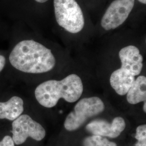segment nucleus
I'll return each instance as SVG.
<instances>
[{
	"label": "nucleus",
	"instance_id": "f257e3e1",
	"mask_svg": "<svg viewBox=\"0 0 146 146\" xmlns=\"http://www.w3.org/2000/svg\"><path fill=\"white\" fill-rule=\"evenodd\" d=\"M7 49L11 78L23 75H40L52 71L56 65L52 50L40 41L21 36L16 25L11 27Z\"/></svg>",
	"mask_w": 146,
	"mask_h": 146
},
{
	"label": "nucleus",
	"instance_id": "f03ea898",
	"mask_svg": "<svg viewBox=\"0 0 146 146\" xmlns=\"http://www.w3.org/2000/svg\"><path fill=\"white\" fill-rule=\"evenodd\" d=\"M84 91L83 83L76 74H70L62 80H49L39 84L34 90L37 102L46 108H52L63 99L68 102L78 101Z\"/></svg>",
	"mask_w": 146,
	"mask_h": 146
},
{
	"label": "nucleus",
	"instance_id": "7ed1b4c3",
	"mask_svg": "<svg viewBox=\"0 0 146 146\" xmlns=\"http://www.w3.org/2000/svg\"><path fill=\"white\" fill-rule=\"evenodd\" d=\"M53 5L55 19L60 26L73 34L82 30L84 14L75 0H54Z\"/></svg>",
	"mask_w": 146,
	"mask_h": 146
},
{
	"label": "nucleus",
	"instance_id": "20e7f679",
	"mask_svg": "<svg viewBox=\"0 0 146 146\" xmlns=\"http://www.w3.org/2000/svg\"><path fill=\"white\" fill-rule=\"evenodd\" d=\"M104 108V102L98 97L82 99L67 116L64 123V128L68 131H76L89 118L103 112Z\"/></svg>",
	"mask_w": 146,
	"mask_h": 146
},
{
	"label": "nucleus",
	"instance_id": "39448f33",
	"mask_svg": "<svg viewBox=\"0 0 146 146\" xmlns=\"http://www.w3.org/2000/svg\"><path fill=\"white\" fill-rule=\"evenodd\" d=\"M10 132L15 145L25 143L28 138L42 141L46 135L44 128L31 116L23 113L11 124Z\"/></svg>",
	"mask_w": 146,
	"mask_h": 146
},
{
	"label": "nucleus",
	"instance_id": "423d86ee",
	"mask_svg": "<svg viewBox=\"0 0 146 146\" xmlns=\"http://www.w3.org/2000/svg\"><path fill=\"white\" fill-rule=\"evenodd\" d=\"M135 0H115L103 16L101 25L106 31L114 29L122 25L132 11Z\"/></svg>",
	"mask_w": 146,
	"mask_h": 146
},
{
	"label": "nucleus",
	"instance_id": "0eeeda50",
	"mask_svg": "<svg viewBox=\"0 0 146 146\" xmlns=\"http://www.w3.org/2000/svg\"><path fill=\"white\" fill-rule=\"evenodd\" d=\"M25 101L14 92L0 90V123H9L24 113Z\"/></svg>",
	"mask_w": 146,
	"mask_h": 146
},
{
	"label": "nucleus",
	"instance_id": "6e6552de",
	"mask_svg": "<svg viewBox=\"0 0 146 146\" xmlns=\"http://www.w3.org/2000/svg\"><path fill=\"white\" fill-rule=\"evenodd\" d=\"M125 122L122 117H116L111 123L101 119L93 120L86 126V129L94 135L116 138L125 130Z\"/></svg>",
	"mask_w": 146,
	"mask_h": 146
},
{
	"label": "nucleus",
	"instance_id": "1a4fd4ad",
	"mask_svg": "<svg viewBox=\"0 0 146 146\" xmlns=\"http://www.w3.org/2000/svg\"><path fill=\"white\" fill-rule=\"evenodd\" d=\"M119 55L122 69L134 76L141 73L143 58L137 47L131 45L124 47L120 50Z\"/></svg>",
	"mask_w": 146,
	"mask_h": 146
},
{
	"label": "nucleus",
	"instance_id": "9d476101",
	"mask_svg": "<svg viewBox=\"0 0 146 146\" xmlns=\"http://www.w3.org/2000/svg\"><path fill=\"white\" fill-rule=\"evenodd\" d=\"M135 79V76L131 73L120 68L111 74L110 84L117 94L123 96L127 93Z\"/></svg>",
	"mask_w": 146,
	"mask_h": 146
},
{
	"label": "nucleus",
	"instance_id": "9b49d317",
	"mask_svg": "<svg viewBox=\"0 0 146 146\" xmlns=\"http://www.w3.org/2000/svg\"><path fill=\"white\" fill-rule=\"evenodd\" d=\"M127 100L131 104L146 101V78L141 75L135 79L127 93Z\"/></svg>",
	"mask_w": 146,
	"mask_h": 146
},
{
	"label": "nucleus",
	"instance_id": "f8f14e48",
	"mask_svg": "<svg viewBox=\"0 0 146 146\" xmlns=\"http://www.w3.org/2000/svg\"><path fill=\"white\" fill-rule=\"evenodd\" d=\"M7 81L13 82L9 71L7 51L0 49V90L6 88Z\"/></svg>",
	"mask_w": 146,
	"mask_h": 146
},
{
	"label": "nucleus",
	"instance_id": "ddd939ff",
	"mask_svg": "<svg viewBox=\"0 0 146 146\" xmlns=\"http://www.w3.org/2000/svg\"><path fill=\"white\" fill-rule=\"evenodd\" d=\"M84 146H117L116 143L110 141L106 137L99 135L89 136L83 141Z\"/></svg>",
	"mask_w": 146,
	"mask_h": 146
},
{
	"label": "nucleus",
	"instance_id": "4468645a",
	"mask_svg": "<svg viewBox=\"0 0 146 146\" xmlns=\"http://www.w3.org/2000/svg\"><path fill=\"white\" fill-rule=\"evenodd\" d=\"M137 142L135 146H146V125H139L136 129L135 136Z\"/></svg>",
	"mask_w": 146,
	"mask_h": 146
},
{
	"label": "nucleus",
	"instance_id": "2eb2a0df",
	"mask_svg": "<svg viewBox=\"0 0 146 146\" xmlns=\"http://www.w3.org/2000/svg\"><path fill=\"white\" fill-rule=\"evenodd\" d=\"M0 146H15L11 135H5L0 140Z\"/></svg>",
	"mask_w": 146,
	"mask_h": 146
},
{
	"label": "nucleus",
	"instance_id": "dca6fc26",
	"mask_svg": "<svg viewBox=\"0 0 146 146\" xmlns=\"http://www.w3.org/2000/svg\"><path fill=\"white\" fill-rule=\"evenodd\" d=\"M49 0H40L41 2L42 3V4L44 5V4H46L47 2H48Z\"/></svg>",
	"mask_w": 146,
	"mask_h": 146
},
{
	"label": "nucleus",
	"instance_id": "f3484780",
	"mask_svg": "<svg viewBox=\"0 0 146 146\" xmlns=\"http://www.w3.org/2000/svg\"><path fill=\"white\" fill-rule=\"evenodd\" d=\"M146 101H145L144 102V104H143V111H144V112L145 113H146Z\"/></svg>",
	"mask_w": 146,
	"mask_h": 146
},
{
	"label": "nucleus",
	"instance_id": "a211bd4d",
	"mask_svg": "<svg viewBox=\"0 0 146 146\" xmlns=\"http://www.w3.org/2000/svg\"><path fill=\"white\" fill-rule=\"evenodd\" d=\"M140 2H141V3L142 4H146V0H138Z\"/></svg>",
	"mask_w": 146,
	"mask_h": 146
}]
</instances>
